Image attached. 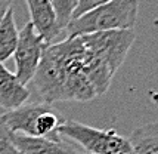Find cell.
I'll return each instance as SVG.
<instances>
[{
    "label": "cell",
    "mask_w": 158,
    "mask_h": 154,
    "mask_svg": "<svg viewBox=\"0 0 158 154\" xmlns=\"http://www.w3.org/2000/svg\"><path fill=\"white\" fill-rule=\"evenodd\" d=\"M49 2L55 11L58 25L61 28V31H64L68 25V22L73 19V15H74V11L77 6V0H49Z\"/></svg>",
    "instance_id": "11"
},
{
    "label": "cell",
    "mask_w": 158,
    "mask_h": 154,
    "mask_svg": "<svg viewBox=\"0 0 158 154\" xmlns=\"http://www.w3.org/2000/svg\"><path fill=\"white\" fill-rule=\"evenodd\" d=\"M10 7H12V0H0V22Z\"/></svg>",
    "instance_id": "14"
},
{
    "label": "cell",
    "mask_w": 158,
    "mask_h": 154,
    "mask_svg": "<svg viewBox=\"0 0 158 154\" xmlns=\"http://www.w3.org/2000/svg\"><path fill=\"white\" fill-rule=\"evenodd\" d=\"M129 142L133 154H158V122L135 129Z\"/></svg>",
    "instance_id": "9"
},
{
    "label": "cell",
    "mask_w": 158,
    "mask_h": 154,
    "mask_svg": "<svg viewBox=\"0 0 158 154\" xmlns=\"http://www.w3.org/2000/svg\"><path fill=\"white\" fill-rule=\"evenodd\" d=\"M84 42L102 56L117 73L135 43V30H112L93 34H83Z\"/></svg>",
    "instance_id": "5"
},
{
    "label": "cell",
    "mask_w": 158,
    "mask_h": 154,
    "mask_svg": "<svg viewBox=\"0 0 158 154\" xmlns=\"http://www.w3.org/2000/svg\"><path fill=\"white\" fill-rule=\"evenodd\" d=\"M30 96V91L14 73L0 64V107L12 111L25 104Z\"/></svg>",
    "instance_id": "7"
},
{
    "label": "cell",
    "mask_w": 158,
    "mask_h": 154,
    "mask_svg": "<svg viewBox=\"0 0 158 154\" xmlns=\"http://www.w3.org/2000/svg\"><path fill=\"white\" fill-rule=\"evenodd\" d=\"M12 141L21 154H83L64 144L62 141H53L48 138H34L12 133Z\"/></svg>",
    "instance_id": "8"
},
{
    "label": "cell",
    "mask_w": 158,
    "mask_h": 154,
    "mask_svg": "<svg viewBox=\"0 0 158 154\" xmlns=\"http://www.w3.org/2000/svg\"><path fill=\"white\" fill-rule=\"evenodd\" d=\"M0 154H21L12 141V132L0 119Z\"/></svg>",
    "instance_id": "12"
},
{
    "label": "cell",
    "mask_w": 158,
    "mask_h": 154,
    "mask_svg": "<svg viewBox=\"0 0 158 154\" xmlns=\"http://www.w3.org/2000/svg\"><path fill=\"white\" fill-rule=\"evenodd\" d=\"M48 46L49 45L34 30L31 22H27L21 28L14 58L15 65H16L15 76L19 79L22 84H27L33 80L35 70L41 61L43 52Z\"/></svg>",
    "instance_id": "4"
},
{
    "label": "cell",
    "mask_w": 158,
    "mask_h": 154,
    "mask_svg": "<svg viewBox=\"0 0 158 154\" xmlns=\"http://www.w3.org/2000/svg\"><path fill=\"white\" fill-rule=\"evenodd\" d=\"M18 36L19 31L15 22V12L14 7H10L0 22V64L14 55L18 45Z\"/></svg>",
    "instance_id": "10"
},
{
    "label": "cell",
    "mask_w": 158,
    "mask_h": 154,
    "mask_svg": "<svg viewBox=\"0 0 158 154\" xmlns=\"http://www.w3.org/2000/svg\"><path fill=\"white\" fill-rule=\"evenodd\" d=\"M138 0H111L73 18L64 31L67 37H76L112 30H133L138 19Z\"/></svg>",
    "instance_id": "1"
},
{
    "label": "cell",
    "mask_w": 158,
    "mask_h": 154,
    "mask_svg": "<svg viewBox=\"0 0 158 154\" xmlns=\"http://www.w3.org/2000/svg\"><path fill=\"white\" fill-rule=\"evenodd\" d=\"M31 16V24L34 30L50 45L58 36L61 34V28L58 25L55 11L49 0H25Z\"/></svg>",
    "instance_id": "6"
},
{
    "label": "cell",
    "mask_w": 158,
    "mask_h": 154,
    "mask_svg": "<svg viewBox=\"0 0 158 154\" xmlns=\"http://www.w3.org/2000/svg\"><path fill=\"white\" fill-rule=\"evenodd\" d=\"M108 2H111V0H77V6L73 18H77V16L86 14V12H89V11L101 6V5H105Z\"/></svg>",
    "instance_id": "13"
},
{
    "label": "cell",
    "mask_w": 158,
    "mask_h": 154,
    "mask_svg": "<svg viewBox=\"0 0 158 154\" xmlns=\"http://www.w3.org/2000/svg\"><path fill=\"white\" fill-rule=\"evenodd\" d=\"M58 133L61 138L78 144L87 154H131L129 139L114 129H98L65 119Z\"/></svg>",
    "instance_id": "3"
},
{
    "label": "cell",
    "mask_w": 158,
    "mask_h": 154,
    "mask_svg": "<svg viewBox=\"0 0 158 154\" xmlns=\"http://www.w3.org/2000/svg\"><path fill=\"white\" fill-rule=\"evenodd\" d=\"M0 119L12 133L53 141H61L58 130L65 122V119L48 102L24 104L16 110L5 113L0 116Z\"/></svg>",
    "instance_id": "2"
}]
</instances>
